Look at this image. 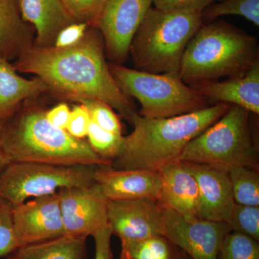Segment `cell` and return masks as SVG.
Segmentation results:
<instances>
[{"label":"cell","instance_id":"1","mask_svg":"<svg viewBox=\"0 0 259 259\" xmlns=\"http://www.w3.org/2000/svg\"><path fill=\"white\" fill-rule=\"evenodd\" d=\"M17 71L35 74L49 91L75 102L96 99L131 120L136 107L116 82L106 61L100 30L90 26L81 41L59 49L32 45L13 64Z\"/></svg>","mask_w":259,"mask_h":259},{"label":"cell","instance_id":"2","mask_svg":"<svg viewBox=\"0 0 259 259\" xmlns=\"http://www.w3.org/2000/svg\"><path fill=\"white\" fill-rule=\"evenodd\" d=\"M231 105L217 103L185 115L149 118L136 112L130 122L134 131L112 161L117 169L158 170L180 161L187 144L222 117Z\"/></svg>","mask_w":259,"mask_h":259},{"label":"cell","instance_id":"3","mask_svg":"<svg viewBox=\"0 0 259 259\" xmlns=\"http://www.w3.org/2000/svg\"><path fill=\"white\" fill-rule=\"evenodd\" d=\"M47 110L20 106L2 121L1 142L11 162H37L50 164L109 165L93 151L85 139H76L47 120Z\"/></svg>","mask_w":259,"mask_h":259},{"label":"cell","instance_id":"4","mask_svg":"<svg viewBox=\"0 0 259 259\" xmlns=\"http://www.w3.org/2000/svg\"><path fill=\"white\" fill-rule=\"evenodd\" d=\"M259 60L256 37L225 20L202 24L186 47L181 79L188 85L243 76Z\"/></svg>","mask_w":259,"mask_h":259},{"label":"cell","instance_id":"5","mask_svg":"<svg viewBox=\"0 0 259 259\" xmlns=\"http://www.w3.org/2000/svg\"><path fill=\"white\" fill-rule=\"evenodd\" d=\"M203 23L201 13L151 7L130 49L135 69L151 74H179L186 47Z\"/></svg>","mask_w":259,"mask_h":259},{"label":"cell","instance_id":"6","mask_svg":"<svg viewBox=\"0 0 259 259\" xmlns=\"http://www.w3.org/2000/svg\"><path fill=\"white\" fill-rule=\"evenodd\" d=\"M250 112L231 105L226 113L186 146L180 161L228 170L246 166L259 170V148Z\"/></svg>","mask_w":259,"mask_h":259},{"label":"cell","instance_id":"7","mask_svg":"<svg viewBox=\"0 0 259 259\" xmlns=\"http://www.w3.org/2000/svg\"><path fill=\"white\" fill-rule=\"evenodd\" d=\"M119 88L140 102V115L165 118L185 115L210 106L207 99L181 79L179 74H151L110 64Z\"/></svg>","mask_w":259,"mask_h":259},{"label":"cell","instance_id":"8","mask_svg":"<svg viewBox=\"0 0 259 259\" xmlns=\"http://www.w3.org/2000/svg\"><path fill=\"white\" fill-rule=\"evenodd\" d=\"M95 165H63L11 162L0 173V198L13 207L55 194L62 188L88 187L95 183Z\"/></svg>","mask_w":259,"mask_h":259},{"label":"cell","instance_id":"9","mask_svg":"<svg viewBox=\"0 0 259 259\" xmlns=\"http://www.w3.org/2000/svg\"><path fill=\"white\" fill-rule=\"evenodd\" d=\"M152 5V0H107L95 27L112 64L127 61L133 39Z\"/></svg>","mask_w":259,"mask_h":259},{"label":"cell","instance_id":"10","mask_svg":"<svg viewBox=\"0 0 259 259\" xmlns=\"http://www.w3.org/2000/svg\"><path fill=\"white\" fill-rule=\"evenodd\" d=\"M162 214L163 236L192 259H217L225 237L232 231L228 223L204 219L189 221L166 207H162Z\"/></svg>","mask_w":259,"mask_h":259},{"label":"cell","instance_id":"11","mask_svg":"<svg viewBox=\"0 0 259 259\" xmlns=\"http://www.w3.org/2000/svg\"><path fill=\"white\" fill-rule=\"evenodd\" d=\"M64 236L85 238L108 226L109 200L97 184L58 191Z\"/></svg>","mask_w":259,"mask_h":259},{"label":"cell","instance_id":"12","mask_svg":"<svg viewBox=\"0 0 259 259\" xmlns=\"http://www.w3.org/2000/svg\"><path fill=\"white\" fill-rule=\"evenodd\" d=\"M13 221L19 248L64 236L58 192L13 207Z\"/></svg>","mask_w":259,"mask_h":259},{"label":"cell","instance_id":"13","mask_svg":"<svg viewBox=\"0 0 259 259\" xmlns=\"http://www.w3.org/2000/svg\"><path fill=\"white\" fill-rule=\"evenodd\" d=\"M107 218L121 243L163 235L162 207L154 199L109 201Z\"/></svg>","mask_w":259,"mask_h":259},{"label":"cell","instance_id":"14","mask_svg":"<svg viewBox=\"0 0 259 259\" xmlns=\"http://www.w3.org/2000/svg\"><path fill=\"white\" fill-rule=\"evenodd\" d=\"M94 180L109 201L159 198L161 180L158 170L117 169L99 165Z\"/></svg>","mask_w":259,"mask_h":259},{"label":"cell","instance_id":"15","mask_svg":"<svg viewBox=\"0 0 259 259\" xmlns=\"http://www.w3.org/2000/svg\"><path fill=\"white\" fill-rule=\"evenodd\" d=\"M183 162L198 185L201 219L228 223L236 204L228 171L209 165Z\"/></svg>","mask_w":259,"mask_h":259},{"label":"cell","instance_id":"16","mask_svg":"<svg viewBox=\"0 0 259 259\" xmlns=\"http://www.w3.org/2000/svg\"><path fill=\"white\" fill-rule=\"evenodd\" d=\"M158 171L161 180L158 203L189 221L201 220L198 185L184 162L167 163Z\"/></svg>","mask_w":259,"mask_h":259},{"label":"cell","instance_id":"17","mask_svg":"<svg viewBox=\"0 0 259 259\" xmlns=\"http://www.w3.org/2000/svg\"><path fill=\"white\" fill-rule=\"evenodd\" d=\"M209 102L236 105L259 115V60L243 76L190 85Z\"/></svg>","mask_w":259,"mask_h":259},{"label":"cell","instance_id":"18","mask_svg":"<svg viewBox=\"0 0 259 259\" xmlns=\"http://www.w3.org/2000/svg\"><path fill=\"white\" fill-rule=\"evenodd\" d=\"M18 4L22 18L35 30V47H54L59 32L76 22L62 0H18Z\"/></svg>","mask_w":259,"mask_h":259},{"label":"cell","instance_id":"19","mask_svg":"<svg viewBox=\"0 0 259 259\" xmlns=\"http://www.w3.org/2000/svg\"><path fill=\"white\" fill-rule=\"evenodd\" d=\"M18 72L10 61L0 57V121L13 115L23 102L49 91L38 77L28 79Z\"/></svg>","mask_w":259,"mask_h":259},{"label":"cell","instance_id":"20","mask_svg":"<svg viewBox=\"0 0 259 259\" xmlns=\"http://www.w3.org/2000/svg\"><path fill=\"white\" fill-rule=\"evenodd\" d=\"M34 31L22 18L18 0H0V57L16 59L33 45Z\"/></svg>","mask_w":259,"mask_h":259},{"label":"cell","instance_id":"21","mask_svg":"<svg viewBox=\"0 0 259 259\" xmlns=\"http://www.w3.org/2000/svg\"><path fill=\"white\" fill-rule=\"evenodd\" d=\"M86 239L62 236L20 247L7 259H86Z\"/></svg>","mask_w":259,"mask_h":259},{"label":"cell","instance_id":"22","mask_svg":"<svg viewBox=\"0 0 259 259\" xmlns=\"http://www.w3.org/2000/svg\"><path fill=\"white\" fill-rule=\"evenodd\" d=\"M120 259H180L176 245L163 235L121 243Z\"/></svg>","mask_w":259,"mask_h":259},{"label":"cell","instance_id":"23","mask_svg":"<svg viewBox=\"0 0 259 259\" xmlns=\"http://www.w3.org/2000/svg\"><path fill=\"white\" fill-rule=\"evenodd\" d=\"M236 204L259 207V170L238 166L228 170Z\"/></svg>","mask_w":259,"mask_h":259},{"label":"cell","instance_id":"24","mask_svg":"<svg viewBox=\"0 0 259 259\" xmlns=\"http://www.w3.org/2000/svg\"><path fill=\"white\" fill-rule=\"evenodd\" d=\"M238 15L259 26V0H223L209 5L202 13V20H214L224 15Z\"/></svg>","mask_w":259,"mask_h":259},{"label":"cell","instance_id":"25","mask_svg":"<svg viewBox=\"0 0 259 259\" xmlns=\"http://www.w3.org/2000/svg\"><path fill=\"white\" fill-rule=\"evenodd\" d=\"M88 137L89 144L93 151L112 163L118 156L124 141L122 134L102 129L92 120L89 126Z\"/></svg>","mask_w":259,"mask_h":259},{"label":"cell","instance_id":"26","mask_svg":"<svg viewBox=\"0 0 259 259\" xmlns=\"http://www.w3.org/2000/svg\"><path fill=\"white\" fill-rule=\"evenodd\" d=\"M217 259H259V243L242 233L231 231L220 248Z\"/></svg>","mask_w":259,"mask_h":259},{"label":"cell","instance_id":"27","mask_svg":"<svg viewBox=\"0 0 259 259\" xmlns=\"http://www.w3.org/2000/svg\"><path fill=\"white\" fill-rule=\"evenodd\" d=\"M228 223L232 231L259 241V207L235 204Z\"/></svg>","mask_w":259,"mask_h":259},{"label":"cell","instance_id":"28","mask_svg":"<svg viewBox=\"0 0 259 259\" xmlns=\"http://www.w3.org/2000/svg\"><path fill=\"white\" fill-rule=\"evenodd\" d=\"M79 102L88 108L94 123L110 132L122 134L120 119L110 105L96 99H84Z\"/></svg>","mask_w":259,"mask_h":259},{"label":"cell","instance_id":"29","mask_svg":"<svg viewBox=\"0 0 259 259\" xmlns=\"http://www.w3.org/2000/svg\"><path fill=\"white\" fill-rule=\"evenodd\" d=\"M107 0H62L69 14L78 23L96 25Z\"/></svg>","mask_w":259,"mask_h":259},{"label":"cell","instance_id":"30","mask_svg":"<svg viewBox=\"0 0 259 259\" xmlns=\"http://www.w3.org/2000/svg\"><path fill=\"white\" fill-rule=\"evenodd\" d=\"M13 206L0 198V257L8 255L19 248L13 221Z\"/></svg>","mask_w":259,"mask_h":259},{"label":"cell","instance_id":"31","mask_svg":"<svg viewBox=\"0 0 259 259\" xmlns=\"http://www.w3.org/2000/svg\"><path fill=\"white\" fill-rule=\"evenodd\" d=\"M157 9L165 11L201 13L216 0H152Z\"/></svg>","mask_w":259,"mask_h":259},{"label":"cell","instance_id":"32","mask_svg":"<svg viewBox=\"0 0 259 259\" xmlns=\"http://www.w3.org/2000/svg\"><path fill=\"white\" fill-rule=\"evenodd\" d=\"M91 118L88 108L83 104L76 105L71 110L66 132L76 139H84L88 136Z\"/></svg>","mask_w":259,"mask_h":259},{"label":"cell","instance_id":"33","mask_svg":"<svg viewBox=\"0 0 259 259\" xmlns=\"http://www.w3.org/2000/svg\"><path fill=\"white\" fill-rule=\"evenodd\" d=\"M90 27L87 23L78 22L65 27L56 36L54 47L64 49L76 45L82 40Z\"/></svg>","mask_w":259,"mask_h":259},{"label":"cell","instance_id":"34","mask_svg":"<svg viewBox=\"0 0 259 259\" xmlns=\"http://www.w3.org/2000/svg\"><path fill=\"white\" fill-rule=\"evenodd\" d=\"M112 232L107 226L93 235L95 242V259H114L111 248Z\"/></svg>","mask_w":259,"mask_h":259},{"label":"cell","instance_id":"35","mask_svg":"<svg viewBox=\"0 0 259 259\" xmlns=\"http://www.w3.org/2000/svg\"><path fill=\"white\" fill-rule=\"evenodd\" d=\"M71 110L66 103H61L47 110V120L57 128L66 131L69 122Z\"/></svg>","mask_w":259,"mask_h":259},{"label":"cell","instance_id":"36","mask_svg":"<svg viewBox=\"0 0 259 259\" xmlns=\"http://www.w3.org/2000/svg\"><path fill=\"white\" fill-rule=\"evenodd\" d=\"M2 126H3V122H2V121H0V173L3 171V170L7 166V165L10 163L9 160L7 157L4 150H3V146H2Z\"/></svg>","mask_w":259,"mask_h":259},{"label":"cell","instance_id":"37","mask_svg":"<svg viewBox=\"0 0 259 259\" xmlns=\"http://www.w3.org/2000/svg\"><path fill=\"white\" fill-rule=\"evenodd\" d=\"M180 259H192V258H191L189 256V255L187 254V253H185V252L182 251V252H181Z\"/></svg>","mask_w":259,"mask_h":259}]
</instances>
